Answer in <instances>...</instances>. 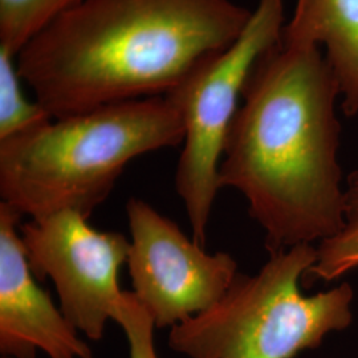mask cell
I'll return each mask as SVG.
<instances>
[{
	"label": "cell",
	"mask_w": 358,
	"mask_h": 358,
	"mask_svg": "<svg viewBox=\"0 0 358 358\" xmlns=\"http://www.w3.org/2000/svg\"><path fill=\"white\" fill-rule=\"evenodd\" d=\"M166 96L105 105L0 141V196L32 219L75 211L90 219L133 159L183 143Z\"/></svg>",
	"instance_id": "3"
},
{
	"label": "cell",
	"mask_w": 358,
	"mask_h": 358,
	"mask_svg": "<svg viewBox=\"0 0 358 358\" xmlns=\"http://www.w3.org/2000/svg\"><path fill=\"white\" fill-rule=\"evenodd\" d=\"M130 251L128 268L133 294L155 328H173L213 307L238 275L227 252L208 254L148 202L127 203Z\"/></svg>",
	"instance_id": "6"
},
{
	"label": "cell",
	"mask_w": 358,
	"mask_h": 358,
	"mask_svg": "<svg viewBox=\"0 0 358 358\" xmlns=\"http://www.w3.org/2000/svg\"><path fill=\"white\" fill-rule=\"evenodd\" d=\"M317 248L297 244L272 254L252 276L239 273L213 307L174 325L169 346L189 358H294L352 322L353 291L341 284L304 296L300 279Z\"/></svg>",
	"instance_id": "4"
},
{
	"label": "cell",
	"mask_w": 358,
	"mask_h": 358,
	"mask_svg": "<svg viewBox=\"0 0 358 358\" xmlns=\"http://www.w3.org/2000/svg\"><path fill=\"white\" fill-rule=\"evenodd\" d=\"M81 0H0V48L17 56L41 31Z\"/></svg>",
	"instance_id": "11"
},
{
	"label": "cell",
	"mask_w": 358,
	"mask_h": 358,
	"mask_svg": "<svg viewBox=\"0 0 358 358\" xmlns=\"http://www.w3.org/2000/svg\"><path fill=\"white\" fill-rule=\"evenodd\" d=\"M284 26V0H257L239 38L166 94L185 128L176 190L189 217L192 238L203 247L213 206L222 189L219 166L227 133L245 81L257 59L280 40Z\"/></svg>",
	"instance_id": "5"
},
{
	"label": "cell",
	"mask_w": 358,
	"mask_h": 358,
	"mask_svg": "<svg viewBox=\"0 0 358 358\" xmlns=\"http://www.w3.org/2000/svg\"><path fill=\"white\" fill-rule=\"evenodd\" d=\"M358 268V171L348 177L344 192V224L337 234L321 241L317 260L304 275L309 284L332 282Z\"/></svg>",
	"instance_id": "10"
},
{
	"label": "cell",
	"mask_w": 358,
	"mask_h": 358,
	"mask_svg": "<svg viewBox=\"0 0 358 358\" xmlns=\"http://www.w3.org/2000/svg\"><path fill=\"white\" fill-rule=\"evenodd\" d=\"M16 56L0 48V141L24 134L48 124L52 115L23 90Z\"/></svg>",
	"instance_id": "12"
},
{
	"label": "cell",
	"mask_w": 358,
	"mask_h": 358,
	"mask_svg": "<svg viewBox=\"0 0 358 358\" xmlns=\"http://www.w3.org/2000/svg\"><path fill=\"white\" fill-rule=\"evenodd\" d=\"M20 234L34 275L53 282L65 317L87 338L103 340L124 294L118 271L128 263V238L96 230L69 210L31 219Z\"/></svg>",
	"instance_id": "7"
},
{
	"label": "cell",
	"mask_w": 358,
	"mask_h": 358,
	"mask_svg": "<svg viewBox=\"0 0 358 358\" xmlns=\"http://www.w3.org/2000/svg\"><path fill=\"white\" fill-rule=\"evenodd\" d=\"M1 358H10V357H1Z\"/></svg>",
	"instance_id": "14"
},
{
	"label": "cell",
	"mask_w": 358,
	"mask_h": 358,
	"mask_svg": "<svg viewBox=\"0 0 358 358\" xmlns=\"http://www.w3.org/2000/svg\"><path fill=\"white\" fill-rule=\"evenodd\" d=\"M282 40L324 45L343 97L344 115L358 113V0H297Z\"/></svg>",
	"instance_id": "9"
},
{
	"label": "cell",
	"mask_w": 358,
	"mask_h": 358,
	"mask_svg": "<svg viewBox=\"0 0 358 358\" xmlns=\"http://www.w3.org/2000/svg\"><path fill=\"white\" fill-rule=\"evenodd\" d=\"M232 0H81L16 56L52 118L166 96L243 34Z\"/></svg>",
	"instance_id": "2"
},
{
	"label": "cell",
	"mask_w": 358,
	"mask_h": 358,
	"mask_svg": "<svg viewBox=\"0 0 358 358\" xmlns=\"http://www.w3.org/2000/svg\"><path fill=\"white\" fill-rule=\"evenodd\" d=\"M22 217L0 202V353L3 357L94 358L90 346L34 275L22 239Z\"/></svg>",
	"instance_id": "8"
},
{
	"label": "cell",
	"mask_w": 358,
	"mask_h": 358,
	"mask_svg": "<svg viewBox=\"0 0 358 358\" xmlns=\"http://www.w3.org/2000/svg\"><path fill=\"white\" fill-rule=\"evenodd\" d=\"M113 321L122 328L128 338L129 357L158 358L154 344L153 319L133 292L124 291Z\"/></svg>",
	"instance_id": "13"
},
{
	"label": "cell",
	"mask_w": 358,
	"mask_h": 358,
	"mask_svg": "<svg viewBox=\"0 0 358 358\" xmlns=\"http://www.w3.org/2000/svg\"><path fill=\"white\" fill-rule=\"evenodd\" d=\"M338 96L321 47L282 38L257 59L245 81L219 180L222 189L243 194L271 255L328 239L344 224Z\"/></svg>",
	"instance_id": "1"
}]
</instances>
